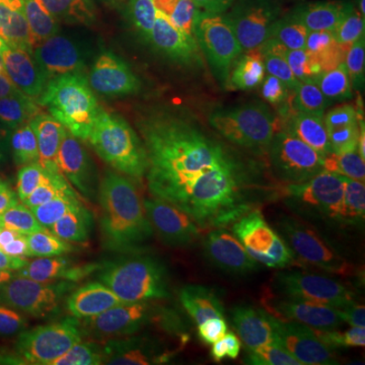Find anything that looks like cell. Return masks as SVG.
Masks as SVG:
<instances>
[{
  "mask_svg": "<svg viewBox=\"0 0 365 365\" xmlns=\"http://www.w3.org/2000/svg\"><path fill=\"white\" fill-rule=\"evenodd\" d=\"M73 205L146 272L177 280L199 213L177 160L158 144L98 158Z\"/></svg>",
  "mask_w": 365,
  "mask_h": 365,
  "instance_id": "obj_1",
  "label": "cell"
},
{
  "mask_svg": "<svg viewBox=\"0 0 365 365\" xmlns=\"http://www.w3.org/2000/svg\"><path fill=\"white\" fill-rule=\"evenodd\" d=\"M274 252L294 311V365H365V230L309 225Z\"/></svg>",
  "mask_w": 365,
  "mask_h": 365,
  "instance_id": "obj_2",
  "label": "cell"
},
{
  "mask_svg": "<svg viewBox=\"0 0 365 365\" xmlns=\"http://www.w3.org/2000/svg\"><path fill=\"white\" fill-rule=\"evenodd\" d=\"M182 292L227 339L282 364L292 349V302L272 264L254 242L199 215L177 274Z\"/></svg>",
  "mask_w": 365,
  "mask_h": 365,
  "instance_id": "obj_3",
  "label": "cell"
},
{
  "mask_svg": "<svg viewBox=\"0 0 365 365\" xmlns=\"http://www.w3.org/2000/svg\"><path fill=\"white\" fill-rule=\"evenodd\" d=\"M177 167L207 191L242 193L280 181L282 165L248 120L223 104L201 108L182 134Z\"/></svg>",
  "mask_w": 365,
  "mask_h": 365,
  "instance_id": "obj_4",
  "label": "cell"
},
{
  "mask_svg": "<svg viewBox=\"0 0 365 365\" xmlns=\"http://www.w3.org/2000/svg\"><path fill=\"white\" fill-rule=\"evenodd\" d=\"M66 110L96 160L132 146L158 144L165 130L160 106L150 88L114 67L71 91Z\"/></svg>",
  "mask_w": 365,
  "mask_h": 365,
  "instance_id": "obj_5",
  "label": "cell"
},
{
  "mask_svg": "<svg viewBox=\"0 0 365 365\" xmlns=\"http://www.w3.org/2000/svg\"><path fill=\"white\" fill-rule=\"evenodd\" d=\"M6 124L14 155L33 177L59 195H78L90 179L96 158L66 118L63 108L11 86Z\"/></svg>",
  "mask_w": 365,
  "mask_h": 365,
  "instance_id": "obj_6",
  "label": "cell"
},
{
  "mask_svg": "<svg viewBox=\"0 0 365 365\" xmlns=\"http://www.w3.org/2000/svg\"><path fill=\"white\" fill-rule=\"evenodd\" d=\"M120 345L138 365H193L189 335L157 276L132 260L116 302Z\"/></svg>",
  "mask_w": 365,
  "mask_h": 365,
  "instance_id": "obj_7",
  "label": "cell"
},
{
  "mask_svg": "<svg viewBox=\"0 0 365 365\" xmlns=\"http://www.w3.org/2000/svg\"><path fill=\"white\" fill-rule=\"evenodd\" d=\"M66 252L78 297L81 331L100 345H120L114 325L116 302L132 258L100 227L81 223L59 242Z\"/></svg>",
  "mask_w": 365,
  "mask_h": 365,
  "instance_id": "obj_8",
  "label": "cell"
},
{
  "mask_svg": "<svg viewBox=\"0 0 365 365\" xmlns=\"http://www.w3.org/2000/svg\"><path fill=\"white\" fill-rule=\"evenodd\" d=\"M0 76L66 110V86L45 0H0Z\"/></svg>",
  "mask_w": 365,
  "mask_h": 365,
  "instance_id": "obj_9",
  "label": "cell"
},
{
  "mask_svg": "<svg viewBox=\"0 0 365 365\" xmlns=\"http://www.w3.org/2000/svg\"><path fill=\"white\" fill-rule=\"evenodd\" d=\"M299 83L314 104L365 130V63L317 21Z\"/></svg>",
  "mask_w": 365,
  "mask_h": 365,
  "instance_id": "obj_10",
  "label": "cell"
},
{
  "mask_svg": "<svg viewBox=\"0 0 365 365\" xmlns=\"http://www.w3.org/2000/svg\"><path fill=\"white\" fill-rule=\"evenodd\" d=\"M81 223L73 201L43 182L0 197V246L25 262L57 246Z\"/></svg>",
  "mask_w": 365,
  "mask_h": 365,
  "instance_id": "obj_11",
  "label": "cell"
},
{
  "mask_svg": "<svg viewBox=\"0 0 365 365\" xmlns=\"http://www.w3.org/2000/svg\"><path fill=\"white\" fill-rule=\"evenodd\" d=\"M45 6L66 96L116 66V41L96 21L86 0H45Z\"/></svg>",
  "mask_w": 365,
  "mask_h": 365,
  "instance_id": "obj_12",
  "label": "cell"
},
{
  "mask_svg": "<svg viewBox=\"0 0 365 365\" xmlns=\"http://www.w3.org/2000/svg\"><path fill=\"white\" fill-rule=\"evenodd\" d=\"M86 4L118 43L179 51L191 41L182 0H86Z\"/></svg>",
  "mask_w": 365,
  "mask_h": 365,
  "instance_id": "obj_13",
  "label": "cell"
},
{
  "mask_svg": "<svg viewBox=\"0 0 365 365\" xmlns=\"http://www.w3.org/2000/svg\"><path fill=\"white\" fill-rule=\"evenodd\" d=\"M21 304L33 331H49L78 321L73 272L61 246L43 250L23 266Z\"/></svg>",
  "mask_w": 365,
  "mask_h": 365,
  "instance_id": "obj_14",
  "label": "cell"
},
{
  "mask_svg": "<svg viewBox=\"0 0 365 365\" xmlns=\"http://www.w3.org/2000/svg\"><path fill=\"white\" fill-rule=\"evenodd\" d=\"M256 25L274 63L299 83L314 26L307 0H258Z\"/></svg>",
  "mask_w": 365,
  "mask_h": 365,
  "instance_id": "obj_15",
  "label": "cell"
},
{
  "mask_svg": "<svg viewBox=\"0 0 365 365\" xmlns=\"http://www.w3.org/2000/svg\"><path fill=\"white\" fill-rule=\"evenodd\" d=\"M317 23L365 63V0H307Z\"/></svg>",
  "mask_w": 365,
  "mask_h": 365,
  "instance_id": "obj_16",
  "label": "cell"
},
{
  "mask_svg": "<svg viewBox=\"0 0 365 365\" xmlns=\"http://www.w3.org/2000/svg\"><path fill=\"white\" fill-rule=\"evenodd\" d=\"M98 349L100 343L90 339L78 323H67L41 335L33 365H86L96 357Z\"/></svg>",
  "mask_w": 365,
  "mask_h": 365,
  "instance_id": "obj_17",
  "label": "cell"
},
{
  "mask_svg": "<svg viewBox=\"0 0 365 365\" xmlns=\"http://www.w3.org/2000/svg\"><path fill=\"white\" fill-rule=\"evenodd\" d=\"M25 260L0 246V331L13 325L21 309V276Z\"/></svg>",
  "mask_w": 365,
  "mask_h": 365,
  "instance_id": "obj_18",
  "label": "cell"
},
{
  "mask_svg": "<svg viewBox=\"0 0 365 365\" xmlns=\"http://www.w3.org/2000/svg\"><path fill=\"white\" fill-rule=\"evenodd\" d=\"M37 182L41 181L33 177V173L14 155V150L0 146V197L14 191H23Z\"/></svg>",
  "mask_w": 365,
  "mask_h": 365,
  "instance_id": "obj_19",
  "label": "cell"
},
{
  "mask_svg": "<svg viewBox=\"0 0 365 365\" xmlns=\"http://www.w3.org/2000/svg\"><path fill=\"white\" fill-rule=\"evenodd\" d=\"M201 365H264V361L230 343H213Z\"/></svg>",
  "mask_w": 365,
  "mask_h": 365,
  "instance_id": "obj_20",
  "label": "cell"
},
{
  "mask_svg": "<svg viewBox=\"0 0 365 365\" xmlns=\"http://www.w3.org/2000/svg\"><path fill=\"white\" fill-rule=\"evenodd\" d=\"M86 365H136L122 345H100L96 357Z\"/></svg>",
  "mask_w": 365,
  "mask_h": 365,
  "instance_id": "obj_21",
  "label": "cell"
},
{
  "mask_svg": "<svg viewBox=\"0 0 365 365\" xmlns=\"http://www.w3.org/2000/svg\"><path fill=\"white\" fill-rule=\"evenodd\" d=\"M11 91V83L0 76V146L11 148V138H9V124H6V98Z\"/></svg>",
  "mask_w": 365,
  "mask_h": 365,
  "instance_id": "obj_22",
  "label": "cell"
},
{
  "mask_svg": "<svg viewBox=\"0 0 365 365\" xmlns=\"http://www.w3.org/2000/svg\"><path fill=\"white\" fill-rule=\"evenodd\" d=\"M0 365H13V364H4V361H0Z\"/></svg>",
  "mask_w": 365,
  "mask_h": 365,
  "instance_id": "obj_23",
  "label": "cell"
}]
</instances>
